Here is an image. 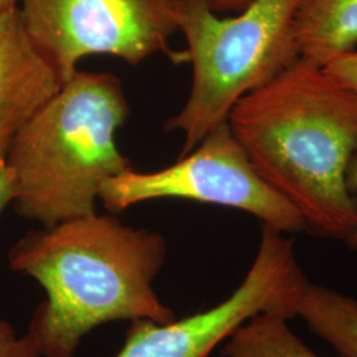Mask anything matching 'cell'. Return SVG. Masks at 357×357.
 <instances>
[{
    "label": "cell",
    "mask_w": 357,
    "mask_h": 357,
    "mask_svg": "<svg viewBox=\"0 0 357 357\" xmlns=\"http://www.w3.org/2000/svg\"><path fill=\"white\" fill-rule=\"evenodd\" d=\"M130 106L118 77L77 70L15 135V212L48 228L96 213L106 178L131 168L116 144Z\"/></svg>",
    "instance_id": "obj_3"
},
{
    "label": "cell",
    "mask_w": 357,
    "mask_h": 357,
    "mask_svg": "<svg viewBox=\"0 0 357 357\" xmlns=\"http://www.w3.org/2000/svg\"><path fill=\"white\" fill-rule=\"evenodd\" d=\"M284 233L262 227L253 265L229 298L215 307L169 323L135 320L114 357H209L243 323L259 314L296 318L308 284Z\"/></svg>",
    "instance_id": "obj_7"
},
{
    "label": "cell",
    "mask_w": 357,
    "mask_h": 357,
    "mask_svg": "<svg viewBox=\"0 0 357 357\" xmlns=\"http://www.w3.org/2000/svg\"><path fill=\"white\" fill-rule=\"evenodd\" d=\"M13 175L6 160H0V215L8 205L13 204Z\"/></svg>",
    "instance_id": "obj_14"
},
{
    "label": "cell",
    "mask_w": 357,
    "mask_h": 357,
    "mask_svg": "<svg viewBox=\"0 0 357 357\" xmlns=\"http://www.w3.org/2000/svg\"><path fill=\"white\" fill-rule=\"evenodd\" d=\"M26 31L51 61L61 85L94 54L113 56L138 65L156 53L185 63L174 52L178 32L175 0H20Z\"/></svg>",
    "instance_id": "obj_6"
},
{
    "label": "cell",
    "mask_w": 357,
    "mask_h": 357,
    "mask_svg": "<svg viewBox=\"0 0 357 357\" xmlns=\"http://www.w3.org/2000/svg\"><path fill=\"white\" fill-rule=\"evenodd\" d=\"M347 183H348L349 192H351L352 196L355 197L357 204V158L352 162V165L349 166L348 176H347ZM347 245H348L351 249L357 250V228L356 230L354 231V234L349 237V240L347 241Z\"/></svg>",
    "instance_id": "obj_16"
},
{
    "label": "cell",
    "mask_w": 357,
    "mask_h": 357,
    "mask_svg": "<svg viewBox=\"0 0 357 357\" xmlns=\"http://www.w3.org/2000/svg\"><path fill=\"white\" fill-rule=\"evenodd\" d=\"M280 314H259L225 342L224 357H320L289 327Z\"/></svg>",
    "instance_id": "obj_11"
},
{
    "label": "cell",
    "mask_w": 357,
    "mask_h": 357,
    "mask_svg": "<svg viewBox=\"0 0 357 357\" xmlns=\"http://www.w3.org/2000/svg\"><path fill=\"white\" fill-rule=\"evenodd\" d=\"M166 259L160 233L97 212L31 230L8 252L13 271L45 293L26 330L43 357H75L84 337L109 321L176 319L153 289Z\"/></svg>",
    "instance_id": "obj_1"
},
{
    "label": "cell",
    "mask_w": 357,
    "mask_h": 357,
    "mask_svg": "<svg viewBox=\"0 0 357 357\" xmlns=\"http://www.w3.org/2000/svg\"><path fill=\"white\" fill-rule=\"evenodd\" d=\"M323 69L340 85L357 91V50L335 57Z\"/></svg>",
    "instance_id": "obj_13"
},
{
    "label": "cell",
    "mask_w": 357,
    "mask_h": 357,
    "mask_svg": "<svg viewBox=\"0 0 357 357\" xmlns=\"http://www.w3.org/2000/svg\"><path fill=\"white\" fill-rule=\"evenodd\" d=\"M0 357H43L38 342L26 332L17 335L10 323L0 320Z\"/></svg>",
    "instance_id": "obj_12"
},
{
    "label": "cell",
    "mask_w": 357,
    "mask_h": 357,
    "mask_svg": "<svg viewBox=\"0 0 357 357\" xmlns=\"http://www.w3.org/2000/svg\"><path fill=\"white\" fill-rule=\"evenodd\" d=\"M217 13H238L255 0H205Z\"/></svg>",
    "instance_id": "obj_15"
},
{
    "label": "cell",
    "mask_w": 357,
    "mask_h": 357,
    "mask_svg": "<svg viewBox=\"0 0 357 357\" xmlns=\"http://www.w3.org/2000/svg\"><path fill=\"white\" fill-rule=\"evenodd\" d=\"M20 0H0V10H11L15 7H19Z\"/></svg>",
    "instance_id": "obj_17"
},
{
    "label": "cell",
    "mask_w": 357,
    "mask_h": 357,
    "mask_svg": "<svg viewBox=\"0 0 357 357\" xmlns=\"http://www.w3.org/2000/svg\"><path fill=\"white\" fill-rule=\"evenodd\" d=\"M61 88L26 31L19 7L0 10V160L15 135Z\"/></svg>",
    "instance_id": "obj_8"
},
{
    "label": "cell",
    "mask_w": 357,
    "mask_h": 357,
    "mask_svg": "<svg viewBox=\"0 0 357 357\" xmlns=\"http://www.w3.org/2000/svg\"><path fill=\"white\" fill-rule=\"evenodd\" d=\"M227 122L258 175L298 211L306 230L349 240L357 228L347 183L357 158V91L299 59L243 97Z\"/></svg>",
    "instance_id": "obj_2"
},
{
    "label": "cell",
    "mask_w": 357,
    "mask_h": 357,
    "mask_svg": "<svg viewBox=\"0 0 357 357\" xmlns=\"http://www.w3.org/2000/svg\"><path fill=\"white\" fill-rule=\"evenodd\" d=\"M296 314L339 355L357 357V299L308 282Z\"/></svg>",
    "instance_id": "obj_10"
},
{
    "label": "cell",
    "mask_w": 357,
    "mask_h": 357,
    "mask_svg": "<svg viewBox=\"0 0 357 357\" xmlns=\"http://www.w3.org/2000/svg\"><path fill=\"white\" fill-rule=\"evenodd\" d=\"M295 32L301 60L323 68L356 50L357 0H301Z\"/></svg>",
    "instance_id": "obj_9"
},
{
    "label": "cell",
    "mask_w": 357,
    "mask_h": 357,
    "mask_svg": "<svg viewBox=\"0 0 357 357\" xmlns=\"http://www.w3.org/2000/svg\"><path fill=\"white\" fill-rule=\"evenodd\" d=\"M178 199L246 212L281 233H298L306 225L298 211L258 175L228 122L209 132L176 163L153 172L132 167L106 178L98 200L110 213L134 205Z\"/></svg>",
    "instance_id": "obj_5"
},
{
    "label": "cell",
    "mask_w": 357,
    "mask_h": 357,
    "mask_svg": "<svg viewBox=\"0 0 357 357\" xmlns=\"http://www.w3.org/2000/svg\"><path fill=\"white\" fill-rule=\"evenodd\" d=\"M301 0H255L222 17L205 0H175L178 31L192 65L187 102L167 121L183 135L184 156L220 125L246 94L266 85L299 59L295 15Z\"/></svg>",
    "instance_id": "obj_4"
}]
</instances>
